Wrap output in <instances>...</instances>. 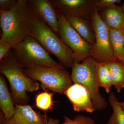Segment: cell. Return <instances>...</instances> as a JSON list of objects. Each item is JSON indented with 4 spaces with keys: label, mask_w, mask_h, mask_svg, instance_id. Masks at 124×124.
Wrapping results in <instances>:
<instances>
[{
    "label": "cell",
    "mask_w": 124,
    "mask_h": 124,
    "mask_svg": "<svg viewBox=\"0 0 124 124\" xmlns=\"http://www.w3.org/2000/svg\"><path fill=\"white\" fill-rule=\"evenodd\" d=\"M38 17L29 0H17L15 5L8 11H0V39L12 47L29 36L34 21Z\"/></svg>",
    "instance_id": "1"
},
{
    "label": "cell",
    "mask_w": 124,
    "mask_h": 124,
    "mask_svg": "<svg viewBox=\"0 0 124 124\" xmlns=\"http://www.w3.org/2000/svg\"><path fill=\"white\" fill-rule=\"evenodd\" d=\"M11 50L6 57L0 61V72L8 81L15 104L26 105L29 101L27 92L37 91L39 84L24 73V68L14 57Z\"/></svg>",
    "instance_id": "2"
},
{
    "label": "cell",
    "mask_w": 124,
    "mask_h": 124,
    "mask_svg": "<svg viewBox=\"0 0 124 124\" xmlns=\"http://www.w3.org/2000/svg\"><path fill=\"white\" fill-rule=\"evenodd\" d=\"M11 51L14 57L24 69L36 67L51 68L64 67L54 60L40 42L31 36L13 46Z\"/></svg>",
    "instance_id": "3"
},
{
    "label": "cell",
    "mask_w": 124,
    "mask_h": 124,
    "mask_svg": "<svg viewBox=\"0 0 124 124\" xmlns=\"http://www.w3.org/2000/svg\"><path fill=\"white\" fill-rule=\"evenodd\" d=\"M29 36L37 40L49 54L55 55L63 66L71 68L75 62L71 50L39 17L34 21Z\"/></svg>",
    "instance_id": "4"
},
{
    "label": "cell",
    "mask_w": 124,
    "mask_h": 124,
    "mask_svg": "<svg viewBox=\"0 0 124 124\" xmlns=\"http://www.w3.org/2000/svg\"><path fill=\"white\" fill-rule=\"evenodd\" d=\"M98 63L92 56L80 63L75 62L71 68V77L73 84L82 85L88 90L96 110H101L107 107L108 103L99 92Z\"/></svg>",
    "instance_id": "5"
},
{
    "label": "cell",
    "mask_w": 124,
    "mask_h": 124,
    "mask_svg": "<svg viewBox=\"0 0 124 124\" xmlns=\"http://www.w3.org/2000/svg\"><path fill=\"white\" fill-rule=\"evenodd\" d=\"M28 77L40 83L43 89L49 90L61 94L73 84L71 75L65 67L60 68L33 67L24 69Z\"/></svg>",
    "instance_id": "6"
},
{
    "label": "cell",
    "mask_w": 124,
    "mask_h": 124,
    "mask_svg": "<svg viewBox=\"0 0 124 124\" xmlns=\"http://www.w3.org/2000/svg\"><path fill=\"white\" fill-rule=\"evenodd\" d=\"M56 11L59 23V35L73 52L75 62L80 63L92 56L93 46L72 27L66 16Z\"/></svg>",
    "instance_id": "7"
},
{
    "label": "cell",
    "mask_w": 124,
    "mask_h": 124,
    "mask_svg": "<svg viewBox=\"0 0 124 124\" xmlns=\"http://www.w3.org/2000/svg\"><path fill=\"white\" fill-rule=\"evenodd\" d=\"M91 18L95 37L92 57L98 63L118 61L114 56L111 45L110 28L104 22L97 9L93 13Z\"/></svg>",
    "instance_id": "8"
},
{
    "label": "cell",
    "mask_w": 124,
    "mask_h": 124,
    "mask_svg": "<svg viewBox=\"0 0 124 124\" xmlns=\"http://www.w3.org/2000/svg\"><path fill=\"white\" fill-rule=\"evenodd\" d=\"M56 10L67 17L85 19L92 16L96 9L97 0H50Z\"/></svg>",
    "instance_id": "9"
},
{
    "label": "cell",
    "mask_w": 124,
    "mask_h": 124,
    "mask_svg": "<svg viewBox=\"0 0 124 124\" xmlns=\"http://www.w3.org/2000/svg\"><path fill=\"white\" fill-rule=\"evenodd\" d=\"M64 94L72 104L75 111L93 113L96 110L89 93L82 85L73 84Z\"/></svg>",
    "instance_id": "10"
},
{
    "label": "cell",
    "mask_w": 124,
    "mask_h": 124,
    "mask_svg": "<svg viewBox=\"0 0 124 124\" xmlns=\"http://www.w3.org/2000/svg\"><path fill=\"white\" fill-rule=\"evenodd\" d=\"M33 10L57 35H59V23L56 10L48 0H29Z\"/></svg>",
    "instance_id": "11"
},
{
    "label": "cell",
    "mask_w": 124,
    "mask_h": 124,
    "mask_svg": "<svg viewBox=\"0 0 124 124\" xmlns=\"http://www.w3.org/2000/svg\"><path fill=\"white\" fill-rule=\"evenodd\" d=\"M15 107L14 115L6 124H46V116L34 110L30 105L15 104Z\"/></svg>",
    "instance_id": "12"
},
{
    "label": "cell",
    "mask_w": 124,
    "mask_h": 124,
    "mask_svg": "<svg viewBox=\"0 0 124 124\" xmlns=\"http://www.w3.org/2000/svg\"><path fill=\"white\" fill-rule=\"evenodd\" d=\"M101 17L107 26L111 29L124 28V13L122 7L115 5L106 7L102 11Z\"/></svg>",
    "instance_id": "13"
},
{
    "label": "cell",
    "mask_w": 124,
    "mask_h": 124,
    "mask_svg": "<svg viewBox=\"0 0 124 124\" xmlns=\"http://www.w3.org/2000/svg\"><path fill=\"white\" fill-rule=\"evenodd\" d=\"M4 76L0 75V107L6 120L10 119L14 114L15 107L11 93L7 86Z\"/></svg>",
    "instance_id": "14"
},
{
    "label": "cell",
    "mask_w": 124,
    "mask_h": 124,
    "mask_svg": "<svg viewBox=\"0 0 124 124\" xmlns=\"http://www.w3.org/2000/svg\"><path fill=\"white\" fill-rule=\"evenodd\" d=\"M67 17L71 26L78 33L90 44L93 46L95 41V35L86 19L79 17L68 16Z\"/></svg>",
    "instance_id": "15"
},
{
    "label": "cell",
    "mask_w": 124,
    "mask_h": 124,
    "mask_svg": "<svg viewBox=\"0 0 124 124\" xmlns=\"http://www.w3.org/2000/svg\"><path fill=\"white\" fill-rule=\"evenodd\" d=\"M111 45L116 59L124 65V29L110 28Z\"/></svg>",
    "instance_id": "16"
},
{
    "label": "cell",
    "mask_w": 124,
    "mask_h": 124,
    "mask_svg": "<svg viewBox=\"0 0 124 124\" xmlns=\"http://www.w3.org/2000/svg\"><path fill=\"white\" fill-rule=\"evenodd\" d=\"M108 63L112 86L120 93L124 89V65L119 61H110Z\"/></svg>",
    "instance_id": "17"
},
{
    "label": "cell",
    "mask_w": 124,
    "mask_h": 124,
    "mask_svg": "<svg viewBox=\"0 0 124 124\" xmlns=\"http://www.w3.org/2000/svg\"><path fill=\"white\" fill-rule=\"evenodd\" d=\"M108 99L113 113L107 124H124V111L120 106L119 102L113 92L110 93Z\"/></svg>",
    "instance_id": "18"
},
{
    "label": "cell",
    "mask_w": 124,
    "mask_h": 124,
    "mask_svg": "<svg viewBox=\"0 0 124 124\" xmlns=\"http://www.w3.org/2000/svg\"><path fill=\"white\" fill-rule=\"evenodd\" d=\"M97 77L100 87L104 89L107 93H110L112 85L108 62L98 63Z\"/></svg>",
    "instance_id": "19"
},
{
    "label": "cell",
    "mask_w": 124,
    "mask_h": 124,
    "mask_svg": "<svg viewBox=\"0 0 124 124\" xmlns=\"http://www.w3.org/2000/svg\"><path fill=\"white\" fill-rule=\"evenodd\" d=\"M53 96L52 93L47 91L40 93L36 98V106L42 110H51L53 106Z\"/></svg>",
    "instance_id": "20"
},
{
    "label": "cell",
    "mask_w": 124,
    "mask_h": 124,
    "mask_svg": "<svg viewBox=\"0 0 124 124\" xmlns=\"http://www.w3.org/2000/svg\"><path fill=\"white\" fill-rule=\"evenodd\" d=\"M59 124H96L93 118L84 115L76 116L73 119L64 116V122Z\"/></svg>",
    "instance_id": "21"
},
{
    "label": "cell",
    "mask_w": 124,
    "mask_h": 124,
    "mask_svg": "<svg viewBox=\"0 0 124 124\" xmlns=\"http://www.w3.org/2000/svg\"><path fill=\"white\" fill-rule=\"evenodd\" d=\"M13 47L9 43L0 39V61L5 58L11 51Z\"/></svg>",
    "instance_id": "22"
},
{
    "label": "cell",
    "mask_w": 124,
    "mask_h": 124,
    "mask_svg": "<svg viewBox=\"0 0 124 124\" xmlns=\"http://www.w3.org/2000/svg\"><path fill=\"white\" fill-rule=\"evenodd\" d=\"M120 0H97L96 4V9L97 10L99 9L105 8L106 7L111 6L116 4L120 3Z\"/></svg>",
    "instance_id": "23"
},
{
    "label": "cell",
    "mask_w": 124,
    "mask_h": 124,
    "mask_svg": "<svg viewBox=\"0 0 124 124\" xmlns=\"http://www.w3.org/2000/svg\"><path fill=\"white\" fill-rule=\"evenodd\" d=\"M17 0H0V11H8L15 5Z\"/></svg>",
    "instance_id": "24"
},
{
    "label": "cell",
    "mask_w": 124,
    "mask_h": 124,
    "mask_svg": "<svg viewBox=\"0 0 124 124\" xmlns=\"http://www.w3.org/2000/svg\"><path fill=\"white\" fill-rule=\"evenodd\" d=\"M60 122L58 119L49 117L48 119L46 124H59Z\"/></svg>",
    "instance_id": "25"
},
{
    "label": "cell",
    "mask_w": 124,
    "mask_h": 124,
    "mask_svg": "<svg viewBox=\"0 0 124 124\" xmlns=\"http://www.w3.org/2000/svg\"><path fill=\"white\" fill-rule=\"evenodd\" d=\"M119 104L121 107L122 108V109L124 111V100L122 102H119Z\"/></svg>",
    "instance_id": "26"
},
{
    "label": "cell",
    "mask_w": 124,
    "mask_h": 124,
    "mask_svg": "<svg viewBox=\"0 0 124 124\" xmlns=\"http://www.w3.org/2000/svg\"><path fill=\"white\" fill-rule=\"evenodd\" d=\"M122 9H123V11H124V4H122Z\"/></svg>",
    "instance_id": "27"
},
{
    "label": "cell",
    "mask_w": 124,
    "mask_h": 124,
    "mask_svg": "<svg viewBox=\"0 0 124 124\" xmlns=\"http://www.w3.org/2000/svg\"></svg>",
    "instance_id": "28"
}]
</instances>
